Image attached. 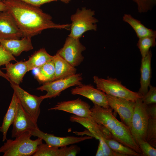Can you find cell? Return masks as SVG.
I'll list each match as a JSON object with an SVG mask.
<instances>
[{
  "mask_svg": "<svg viewBox=\"0 0 156 156\" xmlns=\"http://www.w3.org/2000/svg\"><path fill=\"white\" fill-rule=\"evenodd\" d=\"M14 19L23 37L31 38L49 29H70V24H59L39 7L20 0H2Z\"/></svg>",
  "mask_w": 156,
  "mask_h": 156,
  "instance_id": "cell-1",
  "label": "cell"
},
{
  "mask_svg": "<svg viewBox=\"0 0 156 156\" xmlns=\"http://www.w3.org/2000/svg\"><path fill=\"white\" fill-rule=\"evenodd\" d=\"M31 136L30 131L16 137L14 140L7 139L0 148V153H3V156H32L43 140L39 138L32 140Z\"/></svg>",
  "mask_w": 156,
  "mask_h": 156,
  "instance_id": "cell-2",
  "label": "cell"
},
{
  "mask_svg": "<svg viewBox=\"0 0 156 156\" xmlns=\"http://www.w3.org/2000/svg\"><path fill=\"white\" fill-rule=\"evenodd\" d=\"M95 11L85 8L78 9L70 17V32L68 36L80 38L85 32L89 30L96 31L99 21L94 17Z\"/></svg>",
  "mask_w": 156,
  "mask_h": 156,
  "instance_id": "cell-3",
  "label": "cell"
},
{
  "mask_svg": "<svg viewBox=\"0 0 156 156\" xmlns=\"http://www.w3.org/2000/svg\"><path fill=\"white\" fill-rule=\"evenodd\" d=\"M93 80L97 88L106 94L133 101L143 97L138 92H134L127 88L116 78L109 77L104 79L94 76Z\"/></svg>",
  "mask_w": 156,
  "mask_h": 156,
  "instance_id": "cell-4",
  "label": "cell"
},
{
  "mask_svg": "<svg viewBox=\"0 0 156 156\" xmlns=\"http://www.w3.org/2000/svg\"><path fill=\"white\" fill-rule=\"evenodd\" d=\"M141 99L135 101L129 129L138 145L141 141H146V133L149 119L146 110V105L143 103Z\"/></svg>",
  "mask_w": 156,
  "mask_h": 156,
  "instance_id": "cell-5",
  "label": "cell"
},
{
  "mask_svg": "<svg viewBox=\"0 0 156 156\" xmlns=\"http://www.w3.org/2000/svg\"><path fill=\"white\" fill-rule=\"evenodd\" d=\"M82 80L81 74L76 73L66 77L44 83L36 90L47 92L46 94L41 96L43 100L55 98L59 96L62 91L71 86L82 85Z\"/></svg>",
  "mask_w": 156,
  "mask_h": 156,
  "instance_id": "cell-6",
  "label": "cell"
},
{
  "mask_svg": "<svg viewBox=\"0 0 156 156\" xmlns=\"http://www.w3.org/2000/svg\"><path fill=\"white\" fill-rule=\"evenodd\" d=\"M11 86L19 101L25 111L36 122L40 112V105L43 100L41 96L31 94L19 85L10 81Z\"/></svg>",
  "mask_w": 156,
  "mask_h": 156,
  "instance_id": "cell-7",
  "label": "cell"
},
{
  "mask_svg": "<svg viewBox=\"0 0 156 156\" xmlns=\"http://www.w3.org/2000/svg\"><path fill=\"white\" fill-rule=\"evenodd\" d=\"M79 39L68 36L63 47L56 53L74 67L78 66L83 61L84 57L82 52L86 49Z\"/></svg>",
  "mask_w": 156,
  "mask_h": 156,
  "instance_id": "cell-8",
  "label": "cell"
},
{
  "mask_svg": "<svg viewBox=\"0 0 156 156\" xmlns=\"http://www.w3.org/2000/svg\"><path fill=\"white\" fill-rule=\"evenodd\" d=\"M106 95L109 106L118 114L122 122L130 129L135 101Z\"/></svg>",
  "mask_w": 156,
  "mask_h": 156,
  "instance_id": "cell-9",
  "label": "cell"
},
{
  "mask_svg": "<svg viewBox=\"0 0 156 156\" xmlns=\"http://www.w3.org/2000/svg\"><path fill=\"white\" fill-rule=\"evenodd\" d=\"M12 124V138H16L26 132L38 128L37 122L25 111L19 101L16 116Z\"/></svg>",
  "mask_w": 156,
  "mask_h": 156,
  "instance_id": "cell-10",
  "label": "cell"
},
{
  "mask_svg": "<svg viewBox=\"0 0 156 156\" xmlns=\"http://www.w3.org/2000/svg\"><path fill=\"white\" fill-rule=\"evenodd\" d=\"M30 131L32 136L42 139L48 145L59 148L78 143L93 138L92 136L88 135L79 137L57 136L53 134L45 133L40 130L39 128L33 129Z\"/></svg>",
  "mask_w": 156,
  "mask_h": 156,
  "instance_id": "cell-11",
  "label": "cell"
},
{
  "mask_svg": "<svg viewBox=\"0 0 156 156\" xmlns=\"http://www.w3.org/2000/svg\"><path fill=\"white\" fill-rule=\"evenodd\" d=\"M23 35L7 10L0 12V39H20Z\"/></svg>",
  "mask_w": 156,
  "mask_h": 156,
  "instance_id": "cell-12",
  "label": "cell"
},
{
  "mask_svg": "<svg viewBox=\"0 0 156 156\" xmlns=\"http://www.w3.org/2000/svg\"><path fill=\"white\" fill-rule=\"evenodd\" d=\"M51 110L65 111L82 117L91 116L90 105L79 98L59 102L54 107L48 109Z\"/></svg>",
  "mask_w": 156,
  "mask_h": 156,
  "instance_id": "cell-13",
  "label": "cell"
},
{
  "mask_svg": "<svg viewBox=\"0 0 156 156\" xmlns=\"http://www.w3.org/2000/svg\"><path fill=\"white\" fill-rule=\"evenodd\" d=\"M71 94L73 95H79L90 100L94 105L105 108H109L106 94L91 85H82L72 88Z\"/></svg>",
  "mask_w": 156,
  "mask_h": 156,
  "instance_id": "cell-14",
  "label": "cell"
},
{
  "mask_svg": "<svg viewBox=\"0 0 156 156\" xmlns=\"http://www.w3.org/2000/svg\"><path fill=\"white\" fill-rule=\"evenodd\" d=\"M70 120L83 126L92 133V136L95 138L99 137L103 139H114L112 133L104 126L97 123L91 116L85 118L73 115L70 116Z\"/></svg>",
  "mask_w": 156,
  "mask_h": 156,
  "instance_id": "cell-15",
  "label": "cell"
},
{
  "mask_svg": "<svg viewBox=\"0 0 156 156\" xmlns=\"http://www.w3.org/2000/svg\"><path fill=\"white\" fill-rule=\"evenodd\" d=\"M110 107L105 108L94 105L90 108L92 117L98 124L106 128L112 133L119 121L113 114Z\"/></svg>",
  "mask_w": 156,
  "mask_h": 156,
  "instance_id": "cell-16",
  "label": "cell"
},
{
  "mask_svg": "<svg viewBox=\"0 0 156 156\" xmlns=\"http://www.w3.org/2000/svg\"><path fill=\"white\" fill-rule=\"evenodd\" d=\"M112 134L115 140L137 153L142 154L141 150L129 128L123 122L119 121Z\"/></svg>",
  "mask_w": 156,
  "mask_h": 156,
  "instance_id": "cell-17",
  "label": "cell"
},
{
  "mask_svg": "<svg viewBox=\"0 0 156 156\" xmlns=\"http://www.w3.org/2000/svg\"><path fill=\"white\" fill-rule=\"evenodd\" d=\"M0 44L10 53L15 56L20 55L23 51L33 49L31 38L23 37L21 39H0Z\"/></svg>",
  "mask_w": 156,
  "mask_h": 156,
  "instance_id": "cell-18",
  "label": "cell"
},
{
  "mask_svg": "<svg viewBox=\"0 0 156 156\" xmlns=\"http://www.w3.org/2000/svg\"><path fill=\"white\" fill-rule=\"evenodd\" d=\"M152 53L151 50L144 57H142L140 67V87L138 92L143 96L148 91L151 85V59Z\"/></svg>",
  "mask_w": 156,
  "mask_h": 156,
  "instance_id": "cell-19",
  "label": "cell"
},
{
  "mask_svg": "<svg viewBox=\"0 0 156 156\" xmlns=\"http://www.w3.org/2000/svg\"><path fill=\"white\" fill-rule=\"evenodd\" d=\"M5 66V74L10 81L18 85L22 82L24 76L28 72L26 61H21L14 64L9 63Z\"/></svg>",
  "mask_w": 156,
  "mask_h": 156,
  "instance_id": "cell-20",
  "label": "cell"
},
{
  "mask_svg": "<svg viewBox=\"0 0 156 156\" xmlns=\"http://www.w3.org/2000/svg\"><path fill=\"white\" fill-rule=\"evenodd\" d=\"M55 66V80L64 78L76 73L77 69L59 55L56 54L52 60Z\"/></svg>",
  "mask_w": 156,
  "mask_h": 156,
  "instance_id": "cell-21",
  "label": "cell"
},
{
  "mask_svg": "<svg viewBox=\"0 0 156 156\" xmlns=\"http://www.w3.org/2000/svg\"><path fill=\"white\" fill-rule=\"evenodd\" d=\"M18 101V99L14 92L11 103L0 127V131L2 132L3 135V141L7 140V132L15 118Z\"/></svg>",
  "mask_w": 156,
  "mask_h": 156,
  "instance_id": "cell-22",
  "label": "cell"
},
{
  "mask_svg": "<svg viewBox=\"0 0 156 156\" xmlns=\"http://www.w3.org/2000/svg\"><path fill=\"white\" fill-rule=\"evenodd\" d=\"M122 20L131 27L139 39L147 36H156L155 31L146 27L140 21L135 18L130 14H125L123 16Z\"/></svg>",
  "mask_w": 156,
  "mask_h": 156,
  "instance_id": "cell-23",
  "label": "cell"
},
{
  "mask_svg": "<svg viewBox=\"0 0 156 156\" xmlns=\"http://www.w3.org/2000/svg\"><path fill=\"white\" fill-rule=\"evenodd\" d=\"M53 56L49 55L43 48L34 53L26 61L28 71L42 65L48 61L52 60Z\"/></svg>",
  "mask_w": 156,
  "mask_h": 156,
  "instance_id": "cell-24",
  "label": "cell"
},
{
  "mask_svg": "<svg viewBox=\"0 0 156 156\" xmlns=\"http://www.w3.org/2000/svg\"><path fill=\"white\" fill-rule=\"evenodd\" d=\"M35 76L38 79L43 82L55 80V68L53 61H49L35 69Z\"/></svg>",
  "mask_w": 156,
  "mask_h": 156,
  "instance_id": "cell-25",
  "label": "cell"
},
{
  "mask_svg": "<svg viewBox=\"0 0 156 156\" xmlns=\"http://www.w3.org/2000/svg\"><path fill=\"white\" fill-rule=\"evenodd\" d=\"M109 148L114 152L124 156H140L142 154L137 153L113 139H104Z\"/></svg>",
  "mask_w": 156,
  "mask_h": 156,
  "instance_id": "cell-26",
  "label": "cell"
},
{
  "mask_svg": "<svg viewBox=\"0 0 156 156\" xmlns=\"http://www.w3.org/2000/svg\"><path fill=\"white\" fill-rule=\"evenodd\" d=\"M61 151L59 147L50 146L47 144H40L33 156H61Z\"/></svg>",
  "mask_w": 156,
  "mask_h": 156,
  "instance_id": "cell-27",
  "label": "cell"
},
{
  "mask_svg": "<svg viewBox=\"0 0 156 156\" xmlns=\"http://www.w3.org/2000/svg\"><path fill=\"white\" fill-rule=\"evenodd\" d=\"M156 36H147L139 39L137 45L139 49L142 57L146 56L148 53L151 47L156 44Z\"/></svg>",
  "mask_w": 156,
  "mask_h": 156,
  "instance_id": "cell-28",
  "label": "cell"
},
{
  "mask_svg": "<svg viewBox=\"0 0 156 156\" xmlns=\"http://www.w3.org/2000/svg\"><path fill=\"white\" fill-rule=\"evenodd\" d=\"M145 140L154 147L156 148V119H149Z\"/></svg>",
  "mask_w": 156,
  "mask_h": 156,
  "instance_id": "cell-29",
  "label": "cell"
},
{
  "mask_svg": "<svg viewBox=\"0 0 156 156\" xmlns=\"http://www.w3.org/2000/svg\"><path fill=\"white\" fill-rule=\"evenodd\" d=\"M137 5L139 13L147 12L156 5V0H132Z\"/></svg>",
  "mask_w": 156,
  "mask_h": 156,
  "instance_id": "cell-30",
  "label": "cell"
},
{
  "mask_svg": "<svg viewBox=\"0 0 156 156\" xmlns=\"http://www.w3.org/2000/svg\"><path fill=\"white\" fill-rule=\"evenodd\" d=\"M138 146L142 152L143 156H156V149L145 141L140 142Z\"/></svg>",
  "mask_w": 156,
  "mask_h": 156,
  "instance_id": "cell-31",
  "label": "cell"
},
{
  "mask_svg": "<svg viewBox=\"0 0 156 156\" xmlns=\"http://www.w3.org/2000/svg\"><path fill=\"white\" fill-rule=\"evenodd\" d=\"M149 88L146 94L141 99L143 103L146 105L156 103V88L151 85Z\"/></svg>",
  "mask_w": 156,
  "mask_h": 156,
  "instance_id": "cell-32",
  "label": "cell"
},
{
  "mask_svg": "<svg viewBox=\"0 0 156 156\" xmlns=\"http://www.w3.org/2000/svg\"><path fill=\"white\" fill-rule=\"evenodd\" d=\"M13 60L16 61L14 56L7 51L0 44V66L5 65Z\"/></svg>",
  "mask_w": 156,
  "mask_h": 156,
  "instance_id": "cell-33",
  "label": "cell"
},
{
  "mask_svg": "<svg viewBox=\"0 0 156 156\" xmlns=\"http://www.w3.org/2000/svg\"><path fill=\"white\" fill-rule=\"evenodd\" d=\"M60 148L61 156H75L80 151L79 148L75 145H71L69 147L65 146Z\"/></svg>",
  "mask_w": 156,
  "mask_h": 156,
  "instance_id": "cell-34",
  "label": "cell"
},
{
  "mask_svg": "<svg viewBox=\"0 0 156 156\" xmlns=\"http://www.w3.org/2000/svg\"><path fill=\"white\" fill-rule=\"evenodd\" d=\"M96 139L99 140V142L101 144L104 156H124L123 155L117 153L112 150L103 139L97 138Z\"/></svg>",
  "mask_w": 156,
  "mask_h": 156,
  "instance_id": "cell-35",
  "label": "cell"
},
{
  "mask_svg": "<svg viewBox=\"0 0 156 156\" xmlns=\"http://www.w3.org/2000/svg\"><path fill=\"white\" fill-rule=\"evenodd\" d=\"M28 3L32 5L39 7L41 5L51 1H60L66 3L69 2L71 0H20Z\"/></svg>",
  "mask_w": 156,
  "mask_h": 156,
  "instance_id": "cell-36",
  "label": "cell"
},
{
  "mask_svg": "<svg viewBox=\"0 0 156 156\" xmlns=\"http://www.w3.org/2000/svg\"><path fill=\"white\" fill-rule=\"evenodd\" d=\"M146 110L149 118L156 119V104L146 105Z\"/></svg>",
  "mask_w": 156,
  "mask_h": 156,
  "instance_id": "cell-37",
  "label": "cell"
},
{
  "mask_svg": "<svg viewBox=\"0 0 156 156\" xmlns=\"http://www.w3.org/2000/svg\"><path fill=\"white\" fill-rule=\"evenodd\" d=\"M95 156H104L102 147L101 144L99 142Z\"/></svg>",
  "mask_w": 156,
  "mask_h": 156,
  "instance_id": "cell-38",
  "label": "cell"
},
{
  "mask_svg": "<svg viewBox=\"0 0 156 156\" xmlns=\"http://www.w3.org/2000/svg\"><path fill=\"white\" fill-rule=\"evenodd\" d=\"M7 10V7L4 3L0 0V12L4 11Z\"/></svg>",
  "mask_w": 156,
  "mask_h": 156,
  "instance_id": "cell-39",
  "label": "cell"
},
{
  "mask_svg": "<svg viewBox=\"0 0 156 156\" xmlns=\"http://www.w3.org/2000/svg\"><path fill=\"white\" fill-rule=\"evenodd\" d=\"M0 76L3 77L6 79H7L8 81H10V80L8 77L7 76L5 73H4L3 72L1 71L0 69Z\"/></svg>",
  "mask_w": 156,
  "mask_h": 156,
  "instance_id": "cell-40",
  "label": "cell"
},
{
  "mask_svg": "<svg viewBox=\"0 0 156 156\" xmlns=\"http://www.w3.org/2000/svg\"></svg>",
  "mask_w": 156,
  "mask_h": 156,
  "instance_id": "cell-41",
  "label": "cell"
}]
</instances>
